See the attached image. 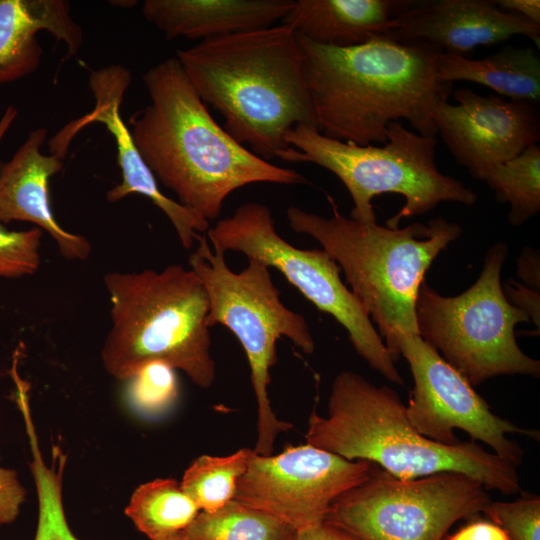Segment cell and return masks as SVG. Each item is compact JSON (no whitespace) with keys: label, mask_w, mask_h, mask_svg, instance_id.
<instances>
[{"label":"cell","mask_w":540,"mask_h":540,"mask_svg":"<svg viewBox=\"0 0 540 540\" xmlns=\"http://www.w3.org/2000/svg\"><path fill=\"white\" fill-rule=\"evenodd\" d=\"M142 80L150 103L129 118L132 139L156 180L197 217L215 220L225 199L248 184L307 183L297 171L271 164L231 137L175 57L149 68Z\"/></svg>","instance_id":"obj_1"},{"label":"cell","mask_w":540,"mask_h":540,"mask_svg":"<svg viewBox=\"0 0 540 540\" xmlns=\"http://www.w3.org/2000/svg\"><path fill=\"white\" fill-rule=\"evenodd\" d=\"M224 130L269 161L299 124L316 126L298 34L280 24L200 41L175 57Z\"/></svg>","instance_id":"obj_2"},{"label":"cell","mask_w":540,"mask_h":540,"mask_svg":"<svg viewBox=\"0 0 540 540\" xmlns=\"http://www.w3.org/2000/svg\"><path fill=\"white\" fill-rule=\"evenodd\" d=\"M298 37L316 128L323 135L384 144L389 124L404 119L419 134L435 137L432 110L452 92L451 83L436 77L441 52L382 37L346 48Z\"/></svg>","instance_id":"obj_3"},{"label":"cell","mask_w":540,"mask_h":540,"mask_svg":"<svg viewBox=\"0 0 540 540\" xmlns=\"http://www.w3.org/2000/svg\"><path fill=\"white\" fill-rule=\"evenodd\" d=\"M305 438L307 444L347 460L373 463L402 480L455 472L486 489L522 492L515 465L475 441L446 445L421 435L393 389L377 386L353 371L336 375L327 415L311 413Z\"/></svg>","instance_id":"obj_4"},{"label":"cell","mask_w":540,"mask_h":540,"mask_svg":"<svg viewBox=\"0 0 540 540\" xmlns=\"http://www.w3.org/2000/svg\"><path fill=\"white\" fill-rule=\"evenodd\" d=\"M332 215L323 217L291 206L293 231L315 239L343 271L351 292L368 314L386 347L404 336L419 335L415 304L425 274L435 258L462 233L456 222L438 216L390 228L343 216L328 196Z\"/></svg>","instance_id":"obj_5"},{"label":"cell","mask_w":540,"mask_h":540,"mask_svg":"<svg viewBox=\"0 0 540 540\" xmlns=\"http://www.w3.org/2000/svg\"><path fill=\"white\" fill-rule=\"evenodd\" d=\"M103 280L111 327L101 360L110 376L126 381L145 364L161 361L200 388L214 383L209 300L191 268L173 264L160 271L109 272Z\"/></svg>","instance_id":"obj_6"},{"label":"cell","mask_w":540,"mask_h":540,"mask_svg":"<svg viewBox=\"0 0 540 540\" xmlns=\"http://www.w3.org/2000/svg\"><path fill=\"white\" fill-rule=\"evenodd\" d=\"M288 148L277 158L292 163H313L333 173L353 201L350 217L376 222L372 199L383 193L405 198L400 211L386 221L397 228L403 218L425 214L441 202L472 206L476 193L461 180L442 174L436 165L435 137L408 130L401 122L388 126L382 146L358 145L323 135L312 124H299L286 137Z\"/></svg>","instance_id":"obj_7"},{"label":"cell","mask_w":540,"mask_h":540,"mask_svg":"<svg viewBox=\"0 0 540 540\" xmlns=\"http://www.w3.org/2000/svg\"><path fill=\"white\" fill-rule=\"evenodd\" d=\"M196 242L189 266L208 295L207 325L228 328L245 351L257 403L253 451L270 455L277 436L292 428L277 418L268 395L270 371L277 362L276 343L286 337L303 353L311 354L315 350L314 338L304 316L282 302L267 265L248 259V265L236 273L228 267L225 254L210 247L206 236L199 234Z\"/></svg>","instance_id":"obj_8"},{"label":"cell","mask_w":540,"mask_h":540,"mask_svg":"<svg viewBox=\"0 0 540 540\" xmlns=\"http://www.w3.org/2000/svg\"><path fill=\"white\" fill-rule=\"evenodd\" d=\"M507 255L506 244L492 245L476 282L457 296H443L426 282L418 291L419 336L472 386L501 375H540L539 360L526 355L515 338L516 325L530 318L504 294Z\"/></svg>","instance_id":"obj_9"},{"label":"cell","mask_w":540,"mask_h":540,"mask_svg":"<svg viewBox=\"0 0 540 540\" xmlns=\"http://www.w3.org/2000/svg\"><path fill=\"white\" fill-rule=\"evenodd\" d=\"M206 233L215 251L240 252L278 270L307 300L345 328L355 351L372 369L392 383L404 384L396 360L363 306L343 283L335 260L323 249H300L284 240L275 229L268 206L243 203Z\"/></svg>","instance_id":"obj_10"},{"label":"cell","mask_w":540,"mask_h":540,"mask_svg":"<svg viewBox=\"0 0 540 540\" xmlns=\"http://www.w3.org/2000/svg\"><path fill=\"white\" fill-rule=\"evenodd\" d=\"M490 501L482 483L461 473L402 480L376 465L333 501L324 521L364 540H444L454 523L477 516Z\"/></svg>","instance_id":"obj_11"},{"label":"cell","mask_w":540,"mask_h":540,"mask_svg":"<svg viewBox=\"0 0 540 540\" xmlns=\"http://www.w3.org/2000/svg\"><path fill=\"white\" fill-rule=\"evenodd\" d=\"M400 354L413 377L406 413L416 431L435 442L455 445L460 441L454 429H461L500 458L516 467L521 464L523 450L507 434L538 438V432L494 414L473 386L419 335L401 337L395 348L397 358Z\"/></svg>","instance_id":"obj_12"},{"label":"cell","mask_w":540,"mask_h":540,"mask_svg":"<svg viewBox=\"0 0 540 540\" xmlns=\"http://www.w3.org/2000/svg\"><path fill=\"white\" fill-rule=\"evenodd\" d=\"M375 466L307 443L276 455L252 449L234 499L297 531L323 522L333 501L364 482Z\"/></svg>","instance_id":"obj_13"},{"label":"cell","mask_w":540,"mask_h":540,"mask_svg":"<svg viewBox=\"0 0 540 540\" xmlns=\"http://www.w3.org/2000/svg\"><path fill=\"white\" fill-rule=\"evenodd\" d=\"M453 95L457 103L438 102L431 117L453 158L472 177L539 141L537 104L483 96L467 88L455 90Z\"/></svg>","instance_id":"obj_14"},{"label":"cell","mask_w":540,"mask_h":540,"mask_svg":"<svg viewBox=\"0 0 540 540\" xmlns=\"http://www.w3.org/2000/svg\"><path fill=\"white\" fill-rule=\"evenodd\" d=\"M130 71L121 65L92 70L88 84L95 99L93 110L70 122L50 141V151L64 158L77 132L90 123L103 124L114 137L121 182L110 189L106 198L118 202L130 194L150 199L169 219L185 249H190L199 234L207 232L210 223L197 217L179 202L164 195L157 180L140 155L120 114L124 94L131 83Z\"/></svg>","instance_id":"obj_15"},{"label":"cell","mask_w":540,"mask_h":540,"mask_svg":"<svg viewBox=\"0 0 540 540\" xmlns=\"http://www.w3.org/2000/svg\"><path fill=\"white\" fill-rule=\"evenodd\" d=\"M394 22L382 38L459 56L516 35L537 47L540 43L539 24L500 9L492 0H409Z\"/></svg>","instance_id":"obj_16"},{"label":"cell","mask_w":540,"mask_h":540,"mask_svg":"<svg viewBox=\"0 0 540 540\" xmlns=\"http://www.w3.org/2000/svg\"><path fill=\"white\" fill-rule=\"evenodd\" d=\"M46 128L32 130L13 157L0 167V222H31L46 231L67 260H86L91 243L62 228L54 217L49 198V179L63 167V158L45 155L40 148Z\"/></svg>","instance_id":"obj_17"},{"label":"cell","mask_w":540,"mask_h":540,"mask_svg":"<svg viewBox=\"0 0 540 540\" xmlns=\"http://www.w3.org/2000/svg\"><path fill=\"white\" fill-rule=\"evenodd\" d=\"M295 0H145L144 18L167 39L206 40L273 26Z\"/></svg>","instance_id":"obj_18"},{"label":"cell","mask_w":540,"mask_h":540,"mask_svg":"<svg viewBox=\"0 0 540 540\" xmlns=\"http://www.w3.org/2000/svg\"><path fill=\"white\" fill-rule=\"evenodd\" d=\"M41 30L65 43L68 56L76 55L83 42L81 27L63 0H0V84L35 72L42 47Z\"/></svg>","instance_id":"obj_19"},{"label":"cell","mask_w":540,"mask_h":540,"mask_svg":"<svg viewBox=\"0 0 540 540\" xmlns=\"http://www.w3.org/2000/svg\"><path fill=\"white\" fill-rule=\"evenodd\" d=\"M409 0H295L281 24L314 43L346 48L386 35Z\"/></svg>","instance_id":"obj_20"},{"label":"cell","mask_w":540,"mask_h":540,"mask_svg":"<svg viewBox=\"0 0 540 540\" xmlns=\"http://www.w3.org/2000/svg\"><path fill=\"white\" fill-rule=\"evenodd\" d=\"M436 77L442 83L470 81L510 100L537 104L540 99V58L530 47H505L481 59L441 52Z\"/></svg>","instance_id":"obj_21"},{"label":"cell","mask_w":540,"mask_h":540,"mask_svg":"<svg viewBox=\"0 0 540 540\" xmlns=\"http://www.w3.org/2000/svg\"><path fill=\"white\" fill-rule=\"evenodd\" d=\"M200 510L174 479L158 478L140 485L125 509L136 528L150 540L181 534Z\"/></svg>","instance_id":"obj_22"},{"label":"cell","mask_w":540,"mask_h":540,"mask_svg":"<svg viewBox=\"0 0 540 540\" xmlns=\"http://www.w3.org/2000/svg\"><path fill=\"white\" fill-rule=\"evenodd\" d=\"M501 203L509 204L508 222L520 226L540 211V147L535 144L516 157L489 166L476 176Z\"/></svg>","instance_id":"obj_23"},{"label":"cell","mask_w":540,"mask_h":540,"mask_svg":"<svg viewBox=\"0 0 540 540\" xmlns=\"http://www.w3.org/2000/svg\"><path fill=\"white\" fill-rule=\"evenodd\" d=\"M295 532L274 516L234 499L216 512L200 511L182 534L188 540H292Z\"/></svg>","instance_id":"obj_24"},{"label":"cell","mask_w":540,"mask_h":540,"mask_svg":"<svg viewBox=\"0 0 540 540\" xmlns=\"http://www.w3.org/2000/svg\"><path fill=\"white\" fill-rule=\"evenodd\" d=\"M251 452V448H242L226 456H199L183 475V491L200 511L216 512L234 500Z\"/></svg>","instance_id":"obj_25"},{"label":"cell","mask_w":540,"mask_h":540,"mask_svg":"<svg viewBox=\"0 0 540 540\" xmlns=\"http://www.w3.org/2000/svg\"><path fill=\"white\" fill-rule=\"evenodd\" d=\"M18 402L31 442L32 472L38 493L39 516L34 540H78L70 530L64 514L61 495L62 467L55 471L45 464L30 418L27 394L19 395Z\"/></svg>","instance_id":"obj_26"},{"label":"cell","mask_w":540,"mask_h":540,"mask_svg":"<svg viewBox=\"0 0 540 540\" xmlns=\"http://www.w3.org/2000/svg\"><path fill=\"white\" fill-rule=\"evenodd\" d=\"M126 381L128 402L143 415L163 413L178 397L175 369L161 361L145 364Z\"/></svg>","instance_id":"obj_27"},{"label":"cell","mask_w":540,"mask_h":540,"mask_svg":"<svg viewBox=\"0 0 540 540\" xmlns=\"http://www.w3.org/2000/svg\"><path fill=\"white\" fill-rule=\"evenodd\" d=\"M521 494L512 502L490 501L483 512L511 540H540V497L523 491Z\"/></svg>","instance_id":"obj_28"},{"label":"cell","mask_w":540,"mask_h":540,"mask_svg":"<svg viewBox=\"0 0 540 540\" xmlns=\"http://www.w3.org/2000/svg\"><path fill=\"white\" fill-rule=\"evenodd\" d=\"M43 231H13L0 222V277L19 278L35 273L40 265Z\"/></svg>","instance_id":"obj_29"},{"label":"cell","mask_w":540,"mask_h":540,"mask_svg":"<svg viewBox=\"0 0 540 540\" xmlns=\"http://www.w3.org/2000/svg\"><path fill=\"white\" fill-rule=\"evenodd\" d=\"M25 501V489L14 470L0 467V525L13 522Z\"/></svg>","instance_id":"obj_30"},{"label":"cell","mask_w":540,"mask_h":540,"mask_svg":"<svg viewBox=\"0 0 540 540\" xmlns=\"http://www.w3.org/2000/svg\"><path fill=\"white\" fill-rule=\"evenodd\" d=\"M503 286L504 294L507 300L515 307L525 311L530 321L537 328L540 327V294L538 290L527 287L510 279Z\"/></svg>","instance_id":"obj_31"},{"label":"cell","mask_w":540,"mask_h":540,"mask_svg":"<svg viewBox=\"0 0 540 540\" xmlns=\"http://www.w3.org/2000/svg\"><path fill=\"white\" fill-rule=\"evenodd\" d=\"M444 540H511L508 534L493 522L475 520L461 527Z\"/></svg>","instance_id":"obj_32"},{"label":"cell","mask_w":540,"mask_h":540,"mask_svg":"<svg viewBox=\"0 0 540 540\" xmlns=\"http://www.w3.org/2000/svg\"><path fill=\"white\" fill-rule=\"evenodd\" d=\"M292 540H364L353 533L323 521L319 524L297 530Z\"/></svg>","instance_id":"obj_33"},{"label":"cell","mask_w":540,"mask_h":540,"mask_svg":"<svg viewBox=\"0 0 540 540\" xmlns=\"http://www.w3.org/2000/svg\"><path fill=\"white\" fill-rule=\"evenodd\" d=\"M517 272L525 286L539 291L540 259L538 252L530 247H525L517 259Z\"/></svg>","instance_id":"obj_34"},{"label":"cell","mask_w":540,"mask_h":540,"mask_svg":"<svg viewBox=\"0 0 540 540\" xmlns=\"http://www.w3.org/2000/svg\"><path fill=\"white\" fill-rule=\"evenodd\" d=\"M495 2L500 9L515 13L540 25L539 0H496Z\"/></svg>","instance_id":"obj_35"},{"label":"cell","mask_w":540,"mask_h":540,"mask_svg":"<svg viewBox=\"0 0 540 540\" xmlns=\"http://www.w3.org/2000/svg\"><path fill=\"white\" fill-rule=\"evenodd\" d=\"M17 116L14 106H9L0 119V142Z\"/></svg>","instance_id":"obj_36"},{"label":"cell","mask_w":540,"mask_h":540,"mask_svg":"<svg viewBox=\"0 0 540 540\" xmlns=\"http://www.w3.org/2000/svg\"><path fill=\"white\" fill-rule=\"evenodd\" d=\"M163 540H188L182 533Z\"/></svg>","instance_id":"obj_37"}]
</instances>
